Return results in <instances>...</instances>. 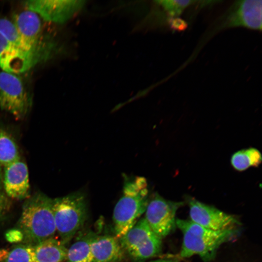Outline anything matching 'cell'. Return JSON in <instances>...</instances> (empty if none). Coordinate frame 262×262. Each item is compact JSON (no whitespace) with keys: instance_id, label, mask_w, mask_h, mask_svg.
Here are the masks:
<instances>
[{"instance_id":"obj_26","label":"cell","mask_w":262,"mask_h":262,"mask_svg":"<svg viewBox=\"0 0 262 262\" xmlns=\"http://www.w3.org/2000/svg\"><path fill=\"white\" fill-rule=\"evenodd\" d=\"M1 165L0 164V190L2 185V180H3V175H2Z\"/></svg>"},{"instance_id":"obj_3","label":"cell","mask_w":262,"mask_h":262,"mask_svg":"<svg viewBox=\"0 0 262 262\" xmlns=\"http://www.w3.org/2000/svg\"><path fill=\"white\" fill-rule=\"evenodd\" d=\"M176 225L183 235L180 256L187 258L196 255L204 262L214 259L219 247L234 238L238 233L237 229L213 231L190 220L179 218L176 219Z\"/></svg>"},{"instance_id":"obj_8","label":"cell","mask_w":262,"mask_h":262,"mask_svg":"<svg viewBox=\"0 0 262 262\" xmlns=\"http://www.w3.org/2000/svg\"><path fill=\"white\" fill-rule=\"evenodd\" d=\"M182 205V202L166 200L155 194L149 200L145 219L154 233L162 239L175 229L176 212Z\"/></svg>"},{"instance_id":"obj_7","label":"cell","mask_w":262,"mask_h":262,"mask_svg":"<svg viewBox=\"0 0 262 262\" xmlns=\"http://www.w3.org/2000/svg\"><path fill=\"white\" fill-rule=\"evenodd\" d=\"M31 105L30 95L21 79L16 74L0 71V108L21 119Z\"/></svg>"},{"instance_id":"obj_11","label":"cell","mask_w":262,"mask_h":262,"mask_svg":"<svg viewBox=\"0 0 262 262\" xmlns=\"http://www.w3.org/2000/svg\"><path fill=\"white\" fill-rule=\"evenodd\" d=\"M261 0L237 1L228 11L222 28L244 27L262 30Z\"/></svg>"},{"instance_id":"obj_13","label":"cell","mask_w":262,"mask_h":262,"mask_svg":"<svg viewBox=\"0 0 262 262\" xmlns=\"http://www.w3.org/2000/svg\"><path fill=\"white\" fill-rule=\"evenodd\" d=\"M4 167L2 185L7 195L16 199L29 197L30 186L26 164L19 158Z\"/></svg>"},{"instance_id":"obj_19","label":"cell","mask_w":262,"mask_h":262,"mask_svg":"<svg viewBox=\"0 0 262 262\" xmlns=\"http://www.w3.org/2000/svg\"><path fill=\"white\" fill-rule=\"evenodd\" d=\"M19 158L18 148L15 140L0 128V164L4 166Z\"/></svg>"},{"instance_id":"obj_22","label":"cell","mask_w":262,"mask_h":262,"mask_svg":"<svg viewBox=\"0 0 262 262\" xmlns=\"http://www.w3.org/2000/svg\"><path fill=\"white\" fill-rule=\"evenodd\" d=\"M6 240L11 243L22 242L23 235L21 231L17 228L9 230L5 234Z\"/></svg>"},{"instance_id":"obj_4","label":"cell","mask_w":262,"mask_h":262,"mask_svg":"<svg viewBox=\"0 0 262 262\" xmlns=\"http://www.w3.org/2000/svg\"><path fill=\"white\" fill-rule=\"evenodd\" d=\"M53 211L56 231L60 241L66 245L86 220L87 204L85 194L78 191L53 199Z\"/></svg>"},{"instance_id":"obj_6","label":"cell","mask_w":262,"mask_h":262,"mask_svg":"<svg viewBox=\"0 0 262 262\" xmlns=\"http://www.w3.org/2000/svg\"><path fill=\"white\" fill-rule=\"evenodd\" d=\"M119 239L123 250L140 260L152 257L162 248V239L151 230L145 218L138 220Z\"/></svg>"},{"instance_id":"obj_15","label":"cell","mask_w":262,"mask_h":262,"mask_svg":"<svg viewBox=\"0 0 262 262\" xmlns=\"http://www.w3.org/2000/svg\"><path fill=\"white\" fill-rule=\"evenodd\" d=\"M36 262H65L67 249L60 240L53 237L32 246Z\"/></svg>"},{"instance_id":"obj_2","label":"cell","mask_w":262,"mask_h":262,"mask_svg":"<svg viewBox=\"0 0 262 262\" xmlns=\"http://www.w3.org/2000/svg\"><path fill=\"white\" fill-rule=\"evenodd\" d=\"M149 200L145 178L124 175L122 196L116 204L113 215L116 238L123 236L138 221L145 213Z\"/></svg>"},{"instance_id":"obj_18","label":"cell","mask_w":262,"mask_h":262,"mask_svg":"<svg viewBox=\"0 0 262 262\" xmlns=\"http://www.w3.org/2000/svg\"><path fill=\"white\" fill-rule=\"evenodd\" d=\"M0 262H36L33 246L23 243L10 248H1Z\"/></svg>"},{"instance_id":"obj_21","label":"cell","mask_w":262,"mask_h":262,"mask_svg":"<svg viewBox=\"0 0 262 262\" xmlns=\"http://www.w3.org/2000/svg\"><path fill=\"white\" fill-rule=\"evenodd\" d=\"M156 2L163 7L170 17H177L180 15L189 6L193 4L195 0H158Z\"/></svg>"},{"instance_id":"obj_10","label":"cell","mask_w":262,"mask_h":262,"mask_svg":"<svg viewBox=\"0 0 262 262\" xmlns=\"http://www.w3.org/2000/svg\"><path fill=\"white\" fill-rule=\"evenodd\" d=\"M83 0H30L23 4L27 10L38 14L44 20L63 23L70 19L84 5Z\"/></svg>"},{"instance_id":"obj_17","label":"cell","mask_w":262,"mask_h":262,"mask_svg":"<svg viewBox=\"0 0 262 262\" xmlns=\"http://www.w3.org/2000/svg\"><path fill=\"white\" fill-rule=\"evenodd\" d=\"M262 162V154L254 147L239 150L231 157L232 166L239 171H244L251 166L258 167Z\"/></svg>"},{"instance_id":"obj_25","label":"cell","mask_w":262,"mask_h":262,"mask_svg":"<svg viewBox=\"0 0 262 262\" xmlns=\"http://www.w3.org/2000/svg\"><path fill=\"white\" fill-rule=\"evenodd\" d=\"M149 262H177V261L171 259H160Z\"/></svg>"},{"instance_id":"obj_20","label":"cell","mask_w":262,"mask_h":262,"mask_svg":"<svg viewBox=\"0 0 262 262\" xmlns=\"http://www.w3.org/2000/svg\"><path fill=\"white\" fill-rule=\"evenodd\" d=\"M0 33L14 46L30 52L16 26L11 21L6 18H0Z\"/></svg>"},{"instance_id":"obj_16","label":"cell","mask_w":262,"mask_h":262,"mask_svg":"<svg viewBox=\"0 0 262 262\" xmlns=\"http://www.w3.org/2000/svg\"><path fill=\"white\" fill-rule=\"evenodd\" d=\"M95 234L92 232H88L79 236L68 248L65 262H93L90 250V242Z\"/></svg>"},{"instance_id":"obj_5","label":"cell","mask_w":262,"mask_h":262,"mask_svg":"<svg viewBox=\"0 0 262 262\" xmlns=\"http://www.w3.org/2000/svg\"><path fill=\"white\" fill-rule=\"evenodd\" d=\"M29 51L39 62L49 58L56 47L53 41L43 34L40 16L27 10L13 16V22Z\"/></svg>"},{"instance_id":"obj_12","label":"cell","mask_w":262,"mask_h":262,"mask_svg":"<svg viewBox=\"0 0 262 262\" xmlns=\"http://www.w3.org/2000/svg\"><path fill=\"white\" fill-rule=\"evenodd\" d=\"M38 63L33 53L14 46L0 33V67L3 71L22 73Z\"/></svg>"},{"instance_id":"obj_9","label":"cell","mask_w":262,"mask_h":262,"mask_svg":"<svg viewBox=\"0 0 262 262\" xmlns=\"http://www.w3.org/2000/svg\"><path fill=\"white\" fill-rule=\"evenodd\" d=\"M190 220L206 229L213 231L236 229L239 222L233 215L214 207L188 197Z\"/></svg>"},{"instance_id":"obj_24","label":"cell","mask_w":262,"mask_h":262,"mask_svg":"<svg viewBox=\"0 0 262 262\" xmlns=\"http://www.w3.org/2000/svg\"><path fill=\"white\" fill-rule=\"evenodd\" d=\"M9 206L6 197L0 192V218L6 213L9 210Z\"/></svg>"},{"instance_id":"obj_14","label":"cell","mask_w":262,"mask_h":262,"mask_svg":"<svg viewBox=\"0 0 262 262\" xmlns=\"http://www.w3.org/2000/svg\"><path fill=\"white\" fill-rule=\"evenodd\" d=\"M93 262H118L124 257V251L116 237L94 235L90 242Z\"/></svg>"},{"instance_id":"obj_1","label":"cell","mask_w":262,"mask_h":262,"mask_svg":"<svg viewBox=\"0 0 262 262\" xmlns=\"http://www.w3.org/2000/svg\"><path fill=\"white\" fill-rule=\"evenodd\" d=\"M16 228L23 234V243L31 246L53 237L56 231L53 199L41 193L28 197Z\"/></svg>"},{"instance_id":"obj_23","label":"cell","mask_w":262,"mask_h":262,"mask_svg":"<svg viewBox=\"0 0 262 262\" xmlns=\"http://www.w3.org/2000/svg\"><path fill=\"white\" fill-rule=\"evenodd\" d=\"M169 23L173 31L184 30L187 27L186 23L178 17H170Z\"/></svg>"}]
</instances>
